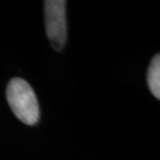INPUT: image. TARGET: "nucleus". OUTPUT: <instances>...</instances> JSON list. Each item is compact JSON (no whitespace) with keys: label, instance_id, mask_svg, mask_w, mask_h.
<instances>
[{"label":"nucleus","instance_id":"1","mask_svg":"<svg viewBox=\"0 0 160 160\" xmlns=\"http://www.w3.org/2000/svg\"><path fill=\"white\" fill-rule=\"evenodd\" d=\"M7 102L19 120L33 126L39 120V104L32 87L23 78H12L6 90Z\"/></svg>","mask_w":160,"mask_h":160},{"label":"nucleus","instance_id":"2","mask_svg":"<svg viewBox=\"0 0 160 160\" xmlns=\"http://www.w3.org/2000/svg\"><path fill=\"white\" fill-rule=\"evenodd\" d=\"M64 0H48L44 1L46 36L52 48L61 51L67 42V18H65Z\"/></svg>","mask_w":160,"mask_h":160},{"label":"nucleus","instance_id":"3","mask_svg":"<svg viewBox=\"0 0 160 160\" xmlns=\"http://www.w3.org/2000/svg\"><path fill=\"white\" fill-rule=\"evenodd\" d=\"M147 83L151 89V92L157 98H160V55H155L152 58L149 64L148 74H147Z\"/></svg>","mask_w":160,"mask_h":160}]
</instances>
